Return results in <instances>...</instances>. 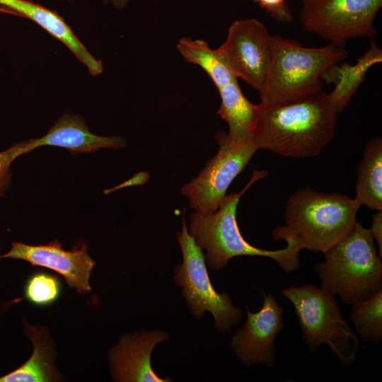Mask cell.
<instances>
[{
	"label": "cell",
	"instance_id": "obj_1",
	"mask_svg": "<svg viewBox=\"0 0 382 382\" xmlns=\"http://www.w3.org/2000/svg\"><path fill=\"white\" fill-rule=\"evenodd\" d=\"M337 114L323 91L278 105L260 103L250 133L257 149L290 158L314 157L332 140Z\"/></svg>",
	"mask_w": 382,
	"mask_h": 382
},
{
	"label": "cell",
	"instance_id": "obj_2",
	"mask_svg": "<svg viewBox=\"0 0 382 382\" xmlns=\"http://www.w3.org/2000/svg\"><path fill=\"white\" fill-rule=\"evenodd\" d=\"M361 206L355 197L303 187L289 198L284 212L285 225L274 229L272 238L323 253L352 230Z\"/></svg>",
	"mask_w": 382,
	"mask_h": 382
},
{
	"label": "cell",
	"instance_id": "obj_3",
	"mask_svg": "<svg viewBox=\"0 0 382 382\" xmlns=\"http://www.w3.org/2000/svg\"><path fill=\"white\" fill-rule=\"evenodd\" d=\"M266 170H253L252 177L238 192L225 195L214 213L202 215L194 212L190 215L189 233L204 256L207 266L214 270L224 268L230 259L240 255L260 256L273 259L287 273L296 271L300 266L301 248L294 241H286V247L275 250L257 248L247 242L241 233L236 209L245 192L257 180L267 176Z\"/></svg>",
	"mask_w": 382,
	"mask_h": 382
},
{
	"label": "cell",
	"instance_id": "obj_4",
	"mask_svg": "<svg viewBox=\"0 0 382 382\" xmlns=\"http://www.w3.org/2000/svg\"><path fill=\"white\" fill-rule=\"evenodd\" d=\"M347 56L344 47L330 43L306 47L292 39L272 35L270 62L260 104L278 105L322 91V74Z\"/></svg>",
	"mask_w": 382,
	"mask_h": 382
},
{
	"label": "cell",
	"instance_id": "obj_5",
	"mask_svg": "<svg viewBox=\"0 0 382 382\" xmlns=\"http://www.w3.org/2000/svg\"><path fill=\"white\" fill-rule=\"evenodd\" d=\"M313 266L320 288L352 306L382 290V261L370 228L356 222L352 230L323 253Z\"/></svg>",
	"mask_w": 382,
	"mask_h": 382
},
{
	"label": "cell",
	"instance_id": "obj_6",
	"mask_svg": "<svg viewBox=\"0 0 382 382\" xmlns=\"http://www.w3.org/2000/svg\"><path fill=\"white\" fill-rule=\"evenodd\" d=\"M281 294L292 303L310 352L327 345L342 364L354 362L359 340L342 318L335 296L312 284L290 286Z\"/></svg>",
	"mask_w": 382,
	"mask_h": 382
},
{
	"label": "cell",
	"instance_id": "obj_7",
	"mask_svg": "<svg viewBox=\"0 0 382 382\" xmlns=\"http://www.w3.org/2000/svg\"><path fill=\"white\" fill-rule=\"evenodd\" d=\"M177 238L183 254V262L173 270V280L182 289L187 307L197 318L209 312L214 319V328L221 333L229 332L242 320V310L233 306L225 291L218 293L213 287L207 270L204 255L190 234L183 216V225Z\"/></svg>",
	"mask_w": 382,
	"mask_h": 382
},
{
	"label": "cell",
	"instance_id": "obj_8",
	"mask_svg": "<svg viewBox=\"0 0 382 382\" xmlns=\"http://www.w3.org/2000/svg\"><path fill=\"white\" fill-rule=\"evenodd\" d=\"M215 139L219 146L216 154L207 162L197 177L181 188L190 207L202 215L216 211L232 181L258 150L250 133L233 140L227 133L219 132Z\"/></svg>",
	"mask_w": 382,
	"mask_h": 382
},
{
	"label": "cell",
	"instance_id": "obj_9",
	"mask_svg": "<svg viewBox=\"0 0 382 382\" xmlns=\"http://www.w3.org/2000/svg\"><path fill=\"white\" fill-rule=\"evenodd\" d=\"M382 0H302L303 28L330 43L345 47L357 37H373L374 21Z\"/></svg>",
	"mask_w": 382,
	"mask_h": 382
},
{
	"label": "cell",
	"instance_id": "obj_10",
	"mask_svg": "<svg viewBox=\"0 0 382 382\" xmlns=\"http://www.w3.org/2000/svg\"><path fill=\"white\" fill-rule=\"evenodd\" d=\"M271 42L272 35L262 22L255 18L236 20L217 51L235 77L260 93L268 74Z\"/></svg>",
	"mask_w": 382,
	"mask_h": 382
},
{
	"label": "cell",
	"instance_id": "obj_11",
	"mask_svg": "<svg viewBox=\"0 0 382 382\" xmlns=\"http://www.w3.org/2000/svg\"><path fill=\"white\" fill-rule=\"evenodd\" d=\"M263 296V304L257 313L246 306L247 318L231 338L230 345L236 357L245 366L262 364L268 368L274 365L277 353L274 340L284 328L283 308L272 294Z\"/></svg>",
	"mask_w": 382,
	"mask_h": 382
},
{
	"label": "cell",
	"instance_id": "obj_12",
	"mask_svg": "<svg viewBox=\"0 0 382 382\" xmlns=\"http://www.w3.org/2000/svg\"><path fill=\"white\" fill-rule=\"evenodd\" d=\"M4 258L22 260L33 266L52 270L79 294L91 291L89 278L95 262L89 256L84 242L79 241L71 250H65L57 240L37 245L13 241L11 249L0 255V259Z\"/></svg>",
	"mask_w": 382,
	"mask_h": 382
},
{
	"label": "cell",
	"instance_id": "obj_13",
	"mask_svg": "<svg viewBox=\"0 0 382 382\" xmlns=\"http://www.w3.org/2000/svg\"><path fill=\"white\" fill-rule=\"evenodd\" d=\"M169 336L163 330H139L122 336L109 353L111 373L116 381L169 382L173 379L161 378L153 370L151 352L155 346Z\"/></svg>",
	"mask_w": 382,
	"mask_h": 382
},
{
	"label": "cell",
	"instance_id": "obj_14",
	"mask_svg": "<svg viewBox=\"0 0 382 382\" xmlns=\"http://www.w3.org/2000/svg\"><path fill=\"white\" fill-rule=\"evenodd\" d=\"M22 154L45 146L66 149L71 154L94 153L103 148L119 149L126 146L121 137L98 136L89 131L83 118L66 113L60 117L42 137L18 142Z\"/></svg>",
	"mask_w": 382,
	"mask_h": 382
},
{
	"label": "cell",
	"instance_id": "obj_15",
	"mask_svg": "<svg viewBox=\"0 0 382 382\" xmlns=\"http://www.w3.org/2000/svg\"><path fill=\"white\" fill-rule=\"evenodd\" d=\"M0 6L12 11L18 16L32 20L62 42L86 66L91 75L97 76L103 72L102 61L91 54L55 11L28 0H0Z\"/></svg>",
	"mask_w": 382,
	"mask_h": 382
},
{
	"label": "cell",
	"instance_id": "obj_16",
	"mask_svg": "<svg viewBox=\"0 0 382 382\" xmlns=\"http://www.w3.org/2000/svg\"><path fill=\"white\" fill-rule=\"evenodd\" d=\"M382 62V50L374 42L369 50L357 59L356 64L338 62L329 66L320 79L326 83H334L335 88L328 94V99L337 112L343 110L364 82L368 70Z\"/></svg>",
	"mask_w": 382,
	"mask_h": 382
},
{
	"label": "cell",
	"instance_id": "obj_17",
	"mask_svg": "<svg viewBox=\"0 0 382 382\" xmlns=\"http://www.w3.org/2000/svg\"><path fill=\"white\" fill-rule=\"evenodd\" d=\"M355 198L370 209L382 210V139L377 136L365 145L357 172Z\"/></svg>",
	"mask_w": 382,
	"mask_h": 382
},
{
	"label": "cell",
	"instance_id": "obj_18",
	"mask_svg": "<svg viewBox=\"0 0 382 382\" xmlns=\"http://www.w3.org/2000/svg\"><path fill=\"white\" fill-rule=\"evenodd\" d=\"M26 335L33 344L30 359L13 371L0 376V382H50L59 378L46 337L39 329L30 327Z\"/></svg>",
	"mask_w": 382,
	"mask_h": 382
},
{
	"label": "cell",
	"instance_id": "obj_19",
	"mask_svg": "<svg viewBox=\"0 0 382 382\" xmlns=\"http://www.w3.org/2000/svg\"><path fill=\"white\" fill-rule=\"evenodd\" d=\"M218 90L221 105L217 114L228 125V136L233 140L245 137L251 129L255 105L245 98L238 80Z\"/></svg>",
	"mask_w": 382,
	"mask_h": 382
},
{
	"label": "cell",
	"instance_id": "obj_20",
	"mask_svg": "<svg viewBox=\"0 0 382 382\" xmlns=\"http://www.w3.org/2000/svg\"><path fill=\"white\" fill-rule=\"evenodd\" d=\"M177 49L185 62L200 66L218 89L238 80L222 60L217 49H212L204 40L181 37Z\"/></svg>",
	"mask_w": 382,
	"mask_h": 382
},
{
	"label": "cell",
	"instance_id": "obj_21",
	"mask_svg": "<svg viewBox=\"0 0 382 382\" xmlns=\"http://www.w3.org/2000/svg\"><path fill=\"white\" fill-rule=\"evenodd\" d=\"M349 319L363 341L378 345L382 339V290L352 305Z\"/></svg>",
	"mask_w": 382,
	"mask_h": 382
},
{
	"label": "cell",
	"instance_id": "obj_22",
	"mask_svg": "<svg viewBox=\"0 0 382 382\" xmlns=\"http://www.w3.org/2000/svg\"><path fill=\"white\" fill-rule=\"evenodd\" d=\"M25 296L37 306H47L59 296V279L51 274L37 273L30 277L25 286Z\"/></svg>",
	"mask_w": 382,
	"mask_h": 382
},
{
	"label": "cell",
	"instance_id": "obj_23",
	"mask_svg": "<svg viewBox=\"0 0 382 382\" xmlns=\"http://www.w3.org/2000/svg\"><path fill=\"white\" fill-rule=\"evenodd\" d=\"M264 9L272 18L279 22L291 23V12L286 0H250Z\"/></svg>",
	"mask_w": 382,
	"mask_h": 382
},
{
	"label": "cell",
	"instance_id": "obj_24",
	"mask_svg": "<svg viewBox=\"0 0 382 382\" xmlns=\"http://www.w3.org/2000/svg\"><path fill=\"white\" fill-rule=\"evenodd\" d=\"M17 158L12 146L0 152V184L11 180L10 166Z\"/></svg>",
	"mask_w": 382,
	"mask_h": 382
},
{
	"label": "cell",
	"instance_id": "obj_25",
	"mask_svg": "<svg viewBox=\"0 0 382 382\" xmlns=\"http://www.w3.org/2000/svg\"><path fill=\"white\" fill-rule=\"evenodd\" d=\"M374 239L378 243V255L382 257V210L372 216V224L370 228Z\"/></svg>",
	"mask_w": 382,
	"mask_h": 382
},
{
	"label": "cell",
	"instance_id": "obj_26",
	"mask_svg": "<svg viewBox=\"0 0 382 382\" xmlns=\"http://www.w3.org/2000/svg\"><path fill=\"white\" fill-rule=\"evenodd\" d=\"M106 3L111 4L117 8H124L129 2V0H103Z\"/></svg>",
	"mask_w": 382,
	"mask_h": 382
},
{
	"label": "cell",
	"instance_id": "obj_27",
	"mask_svg": "<svg viewBox=\"0 0 382 382\" xmlns=\"http://www.w3.org/2000/svg\"><path fill=\"white\" fill-rule=\"evenodd\" d=\"M9 185L8 182H4L0 184V196L3 195Z\"/></svg>",
	"mask_w": 382,
	"mask_h": 382
},
{
	"label": "cell",
	"instance_id": "obj_28",
	"mask_svg": "<svg viewBox=\"0 0 382 382\" xmlns=\"http://www.w3.org/2000/svg\"><path fill=\"white\" fill-rule=\"evenodd\" d=\"M0 13L16 16L14 12L1 6H0Z\"/></svg>",
	"mask_w": 382,
	"mask_h": 382
}]
</instances>
